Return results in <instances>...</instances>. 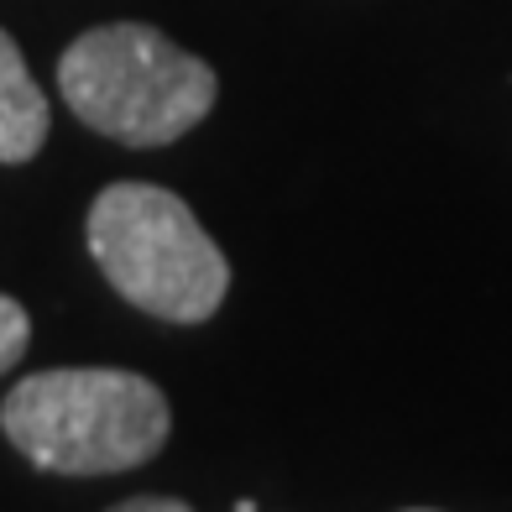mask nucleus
Here are the masks:
<instances>
[{
	"mask_svg": "<svg viewBox=\"0 0 512 512\" xmlns=\"http://www.w3.org/2000/svg\"><path fill=\"white\" fill-rule=\"evenodd\" d=\"M63 105L121 147H168L215 110L220 79L204 58L142 21L89 27L58 58Z\"/></svg>",
	"mask_w": 512,
	"mask_h": 512,
	"instance_id": "obj_2",
	"label": "nucleus"
},
{
	"mask_svg": "<svg viewBox=\"0 0 512 512\" xmlns=\"http://www.w3.org/2000/svg\"><path fill=\"white\" fill-rule=\"evenodd\" d=\"M105 283L162 324L215 319L230 293V262L199 215L162 183H110L84 220Z\"/></svg>",
	"mask_w": 512,
	"mask_h": 512,
	"instance_id": "obj_3",
	"label": "nucleus"
},
{
	"mask_svg": "<svg viewBox=\"0 0 512 512\" xmlns=\"http://www.w3.org/2000/svg\"><path fill=\"white\" fill-rule=\"evenodd\" d=\"M110 512H194V507L178 497H131V502H115Z\"/></svg>",
	"mask_w": 512,
	"mask_h": 512,
	"instance_id": "obj_6",
	"label": "nucleus"
},
{
	"mask_svg": "<svg viewBox=\"0 0 512 512\" xmlns=\"http://www.w3.org/2000/svg\"><path fill=\"white\" fill-rule=\"evenodd\" d=\"M413 512H434V507H413Z\"/></svg>",
	"mask_w": 512,
	"mask_h": 512,
	"instance_id": "obj_7",
	"label": "nucleus"
},
{
	"mask_svg": "<svg viewBox=\"0 0 512 512\" xmlns=\"http://www.w3.org/2000/svg\"><path fill=\"white\" fill-rule=\"evenodd\" d=\"M48 95L37 89V79L27 74V58H21L16 37L0 32V162L16 168V162H32L48 142Z\"/></svg>",
	"mask_w": 512,
	"mask_h": 512,
	"instance_id": "obj_4",
	"label": "nucleus"
},
{
	"mask_svg": "<svg viewBox=\"0 0 512 512\" xmlns=\"http://www.w3.org/2000/svg\"><path fill=\"white\" fill-rule=\"evenodd\" d=\"M27 340H32V319H27V309L16 304V298H6L0 293V377L27 356Z\"/></svg>",
	"mask_w": 512,
	"mask_h": 512,
	"instance_id": "obj_5",
	"label": "nucleus"
},
{
	"mask_svg": "<svg viewBox=\"0 0 512 512\" xmlns=\"http://www.w3.org/2000/svg\"><path fill=\"white\" fill-rule=\"evenodd\" d=\"M0 429L53 476H110L147 465L173 429L162 387L121 366H53L21 377L0 403Z\"/></svg>",
	"mask_w": 512,
	"mask_h": 512,
	"instance_id": "obj_1",
	"label": "nucleus"
}]
</instances>
